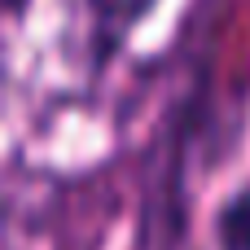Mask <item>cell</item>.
Wrapping results in <instances>:
<instances>
[{"instance_id": "1", "label": "cell", "mask_w": 250, "mask_h": 250, "mask_svg": "<svg viewBox=\"0 0 250 250\" xmlns=\"http://www.w3.org/2000/svg\"><path fill=\"white\" fill-rule=\"evenodd\" d=\"M145 9H149V0H92V13H97L101 35H110L105 44H114V35H123Z\"/></svg>"}, {"instance_id": "2", "label": "cell", "mask_w": 250, "mask_h": 250, "mask_svg": "<svg viewBox=\"0 0 250 250\" xmlns=\"http://www.w3.org/2000/svg\"><path fill=\"white\" fill-rule=\"evenodd\" d=\"M0 4H9V0H0Z\"/></svg>"}]
</instances>
